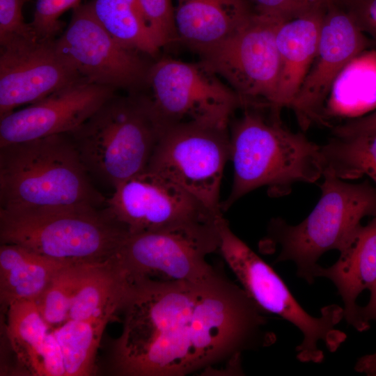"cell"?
I'll return each mask as SVG.
<instances>
[{
  "instance_id": "e0dca14e",
  "label": "cell",
  "mask_w": 376,
  "mask_h": 376,
  "mask_svg": "<svg viewBox=\"0 0 376 376\" xmlns=\"http://www.w3.org/2000/svg\"><path fill=\"white\" fill-rule=\"evenodd\" d=\"M7 309L6 335L21 368L29 375L65 376L58 343L35 301H17Z\"/></svg>"
},
{
  "instance_id": "4fadbf2b",
  "label": "cell",
  "mask_w": 376,
  "mask_h": 376,
  "mask_svg": "<svg viewBox=\"0 0 376 376\" xmlns=\"http://www.w3.org/2000/svg\"><path fill=\"white\" fill-rule=\"evenodd\" d=\"M219 246V233H126L113 257L130 281L141 278L196 281L218 272L206 257Z\"/></svg>"
},
{
  "instance_id": "277c9868",
  "label": "cell",
  "mask_w": 376,
  "mask_h": 376,
  "mask_svg": "<svg viewBox=\"0 0 376 376\" xmlns=\"http://www.w3.org/2000/svg\"><path fill=\"white\" fill-rule=\"evenodd\" d=\"M163 125L149 95H114L69 133L88 173L113 189L143 172Z\"/></svg>"
},
{
  "instance_id": "836d02e7",
  "label": "cell",
  "mask_w": 376,
  "mask_h": 376,
  "mask_svg": "<svg viewBox=\"0 0 376 376\" xmlns=\"http://www.w3.org/2000/svg\"><path fill=\"white\" fill-rule=\"evenodd\" d=\"M356 371L376 376V352L360 357L354 366Z\"/></svg>"
},
{
  "instance_id": "ac0fdd59",
  "label": "cell",
  "mask_w": 376,
  "mask_h": 376,
  "mask_svg": "<svg viewBox=\"0 0 376 376\" xmlns=\"http://www.w3.org/2000/svg\"><path fill=\"white\" fill-rule=\"evenodd\" d=\"M176 1V39L198 54L227 39L254 13L249 0Z\"/></svg>"
},
{
  "instance_id": "4dcf8cb0",
  "label": "cell",
  "mask_w": 376,
  "mask_h": 376,
  "mask_svg": "<svg viewBox=\"0 0 376 376\" xmlns=\"http://www.w3.org/2000/svg\"><path fill=\"white\" fill-rule=\"evenodd\" d=\"M364 31L376 40V0H343Z\"/></svg>"
},
{
  "instance_id": "d6986e66",
  "label": "cell",
  "mask_w": 376,
  "mask_h": 376,
  "mask_svg": "<svg viewBox=\"0 0 376 376\" xmlns=\"http://www.w3.org/2000/svg\"><path fill=\"white\" fill-rule=\"evenodd\" d=\"M324 13L304 15L279 24L276 40L280 73L272 112L291 109L315 58Z\"/></svg>"
},
{
  "instance_id": "44dd1931",
  "label": "cell",
  "mask_w": 376,
  "mask_h": 376,
  "mask_svg": "<svg viewBox=\"0 0 376 376\" xmlns=\"http://www.w3.org/2000/svg\"><path fill=\"white\" fill-rule=\"evenodd\" d=\"M70 262L48 257L17 244H1V303L8 308L17 301H36L54 274Z\"/></svg>"
},
{
  "instance_id": "8fae6325",
  "label": "cell",
  "mask_w": 376,
  "mask_h": 376,
  "mask_svg": "<svg viewBox=\"0 0 376 376\" xmlns=\"http://www.w3.org/2000/svg\"><path fill=\"white\" fill-rule=\"evenodd\" d=\"M283 21L253 13L230 37L199 54L247 106L272 109L274 104L280 73L276 36Z\"/></svg>"
},
{
  "instance_id": "9c48e42d",
  "label": "cell",
  "mask_w": 376,
  "mask_h": 376,
  "mask_svg": "<svg viewBox=\"0 0 376 376\" xmlns=\"http://www.w3.org/2000/svg\"><path fill=\"white\" fill-rule=\"evenodd\" d=\"M163 127L198 123L228 127L244 100L201 61L163 57L151 64L147 81Z\"/></svg>"
},
{
  "instance_id": "8992f818",
  "label": "cell",
  "mask_w": 376,
  "mask_h": 376,
  "mask_svg": "<svg viewBox=\"0 0 376 376\" xmlns=\"http://www.w3.org/2000/svg\"><path fill=\"white\" fill-rule=\"evenodd\" d=\"M126 233L105 207L0 210L1 244H17L62 260L107 261L115 254Z\"/></svg>"
},
{
  "instance_id": "ffe728a7",
  "label": "cell",
  "mask_w": 376,
  "mask_h": 376,
  "mask_svg": "<svg viewBox=\"0 0 376 376\" xmlns=\"http://www.w3.org/2000/svg\"><path fill=\"white\" fill-rule=\"evenodd\" d=\"M339 252L337 261L327 267L319 265L315 276L327 278L334 284L343 302L344 319L361 331L357 299L376 283V217L362 226Z\"/></svg>"
},
{
  "instance_id": "603a6c76",
  "label": "cell",
  "mask_w": 376,
  "mask_h": 376,
  "mask_svg": "<svg viewBox=\"0 0 376 376\" xmlns=\"http://www.w3.org/2000/svg\"><path fill=\"white\" fill-rule=\"evenodd\" d=\"M91 10L120 43L155 58L162 48L139 0H91Z\"/></svg>"
},
{
  "instance_id": "7c38bea8",
  "label": "cell",
  "mask_w": 376,
  "mask_h": 376,
  "mask_svg": "<svg viewBox=\"0 0 376 376\" xmlns=\"http://www.w3.org/2000/svg\"><path fill=\"white\" fill-rule=\"evenodd\" d=\"M56 42L80 75L93 83L127 93L141 92L147 86L151 64L141 53L109 34L88 3L73 8L68 26Z\"/></svg>"
},
{
  "instance_id": "6da1fadb",
  "label": "cell",
  "mask_w": 376,
  "mask_h": 376,
  "mask_svg": "<svg viewBox=\"0 0 376 376\" xmlns=\"http://www.w3.org/2000/svg\"><path fill=\"white\" fill-rule=\"evenodd\" d=\"M120 311L112 351L119 375L183 376L220 363L238 373L243 352L276 340L266 313L219 272L196 281L135 279Z\"/></svg>"
},
{
  "instance_id": "2e32d148",
  "label": "cell",
  "mask_w": 376,
  "mask_h": 376,
  "mask_svg": "<svg viewBox=\"0 0 376 376\" xmlns=\"http://www.w3.org/2000/svg\"><path fill=\"white\" fill-rule=\"evenodd\" d=\"M116 90L84 77L0 118V147L71 133L89 119Z\"/></svg>"
},
{
  "instance_id": "5bb4252c",
  "label": "cell",
  "mask_w": 376,
  "mask_h": 376,
  "mask_svg": "<svg viewBox=\"0 0 376 376\" xmlns=\"http://www.w3.org/2000/svg\"><path fill=\"white\" fill-rule=\"evenodd\" d=\"M56 39L22 38L0 45V118L82 77Z\"/></svg>"
},
{
  "instance_id": "f546056e",
  "label": "cell",
  "mask_w": 376,
  "mask_h": 376,
  "mask_svg": "<svg viewBox=\"0 0 376 376\" xmlns=\"http://www.w3.org/2000/svg\"><path fill=\"white\" fill-rule=\"evenodd\" d=\"M24 1L0 0V45L16 38L36 37L30 24L24 21Z\"/></svg>"
},
{
  "instance_id": "9a60e30c",
  "label": "cell",
  "mask_w": 376,
  "mask_h": 376,
  "mask_svg": "<svg viewBox=\"0 0 376 376\" xmlns=\"http://www.w3.org/2000/svg\"><path fill=\"white\" fill-rule=\"evenodd\" d=\"M368 45L366 33L347 8L337 4L324 13L315 58L291 107L303 129L322 121L323 104L334 84Z\"/></svg>"
},
{
  "instance_id": "7a4b0ae2",
  "label": "cell",
  "mask_w": 376,
  "mask_h": 376,
  "mask_svg": "<svg viewBox=\"0 0 376 376\" xmlns=\"http://www.w3.org/2000/svg\"><path fill=\"white\" fill-rule=\"evenodd\" d=\"M244 108L230 129L233 180L222 211L257 188L267 187L272 196H283L295 183L314 182L324 171L321 146L283 127L279 114L269 119L252 106Z\"/></svg>"
},
{
  "instance_id": "52a82bcc",
  "label": "cell",
  "mask_w": 376,
  "mask_h": 376,
  "mask_svg": "<svg viewBox=\"0 0 376 376\" xmlns=\"http://www.w3.org/2000/svg\"><path fill=\"white\" fill-rule=\"evenodd\" d=\"M219 223V250L242 288L264 312L279 316L301 332L297 359L320 363L324 350L336 351L347 338L337 327L344 318L343 308L331 304L321 308L320 317L311 315L279 275L231 230L224 217Z\"/></svg>"
},
{
  "instance_id": "d6a6232c",
  "label": "cell",
  "mask_w": 376,
  "mask_h": 376,
  "mask_svg": "<svg viewBox=\"0 0 376 376\" xmlns=\"http://www.w3.org/2000/svg\"><path fill=\"white\" fill-rule=\"evenodd\" d=\"M370 292V297L368 303L365 306H359L358 312L362 331L369 329L370 321H376V283Z\"/></svg>"
},
{
  "instance_id": "f1b7e54d",
  "label": "cell",
  "mask_w": 376,
  "mask_h": 376,
  "mask_svg": "<svg viewBox=\"0 0 376 376\" xmlns=\"http://www.w3.org/2000/svg\"><path fill=\"white\" fill-rule=\"evenodd\" d=\"M162 47L176 41L172 0H139Z\"/></svg>"
},
{
  "instance_id": "3957f363",
  "label": "cell",
  "mask_w": 376,
  "mask_h": 376,
  "mask_svg": "<svg viewBox=\"0 0 376 376\" xmlns=\"http://www.w3.org/2000/svg\"><path fill=\"white\" fill-rule=\"evenodd\" d=\"M69 133L0 147V210L104 205Z\"/></svg>"
},
{
  "instance_id": "5b68a950",
  "label": "cell",
  "mask_w": 376,
  "mask_h": 376,
  "mask_svg": "<svg viewBox=\"0 0 376 376\" xmlns=\"http://www.w3.org/2000/svg\"><path fill=\"white\" fill-rule=\"evenodd\" d=\"M322 177L321 196L311 212L295 226L272 219L266 240L269 249L279 248L276 262H293L297 276L309 284L320 256L342 250L362 226L363 217H376V188L368 181L349 183L328 171Z\"/></svg>"
},
{
  "instance_id": "d4e9b609",
  "label": "cell",
  "mask_w": 376,
  "mask_h": 376,
  "mask_svg": "<svg viewBox=\"0 0 376 376\" xmlns=\"http://www.w3.org/2000/svg\"><path fill=\"white\" fill-rule=\"evenodd\" d=\"M107 324L69 319L53 329L61 349L65 376H86L93 373L95 355Z\"/></svg>"
},
{
  "instance_id": "83f0119b",
  "label": "cell",
  "mask_w": 376,
  "mask_h": 376,
  "mask_svg": "<svg viewBox=\"0 0 376 376\" xmlns=\"http://www.w3.org/2000/svg\"><path fill=\"white\" fill-rule=\"evenodd\" d=\"M81 0H37L32 21L29 23L38 39H56L65 23L61 16L75 8Z\"/></svg>"
},
{
  "instance_id": "cb8c5ba5",
  "label": "cell",
  "mask_w": 376,
  "mask_h": 376,
  "mask_svg": "<svg viewBox=\"0 0 376 376\" xmlns=\"http://www.w3.org/2000/svg\"><path fill=\"white\" fill-rule=\"evenodd\" d=\"M321 152L324 171H328L343 180L366 175L376 184V132L336 136L322 146Z\"/></svg>"
},
{
  "instance_id": "1f68e13d",
  "label": "cell",
  "mask_w": 376,
  "mask_h": 376,
  "mask_svg": "<svg viewBox=\"0 0 376 376\" xmlns=\"http://www.w3.org/2000/svg\"><path fill=\"white\" fill-rule=\"evenodd\" d=\"M376 132V111L363 117L351 120L336 127L334 134L338 137H348Z\"/></svg>"
},
{
  "instance_id": "4316f807",
  "label": "cell",
  "mask_w": 376,
  "mask_h": 376,
  "mask_svg": "<svg viewBox=\"0 0 376 376\" xmlns=\"http://www.w3.org/2000/svg\"><path fill=\"white\" fill-rule=\"evenodd\" d=\"M254 13L288 20L304 15L326 12L343 0H249Z\"/></svg>"
},
{
  "instance_id": "484cf974",
  "label": "cell",
  "mask_w": 376,
  "mask_h": 376,
  "mask_svg": "<svg viewBox=\"0 0 376 376\" xmlns=\"http://www.w3.org/2000/svg\"><path fill=\"white\" fill-rule=\"evenodd\" d=\"M91 263H93L66 264L54 274L35 301L42 318L52 329L69 319L72 300Z\"/></svg>"
},
{
  "instance_id": "30bf717a",
  "label": "cell",
  "mask_w": 376,
  "mask_h": 376,
  "mask_svg": "<svg viewBox=\"0 0 376 376\" xmlns=\"http://www.w3.org/2000/svg\"><path fill=\"white\" fill-rule=\"evenodd\" d=\"M230 149L228 127L193 122L166 125L146 170L173 181L222 214L219 193Z\"/></svg>"
},
{
  "instance_id": "7402d4cb",
  "label": "cell",
  "mask_w": 376,
  "mask_h": 376,
  "mask_svg": "<svg viewBox=\"0 0 376 376\" xmlns=\"http://www.w3.org/2000/svg\"><path fill=\"white\" fill-rule=\"evenodd\" d=\"M130 283L113 257L91 263L75 293L69 319L108 323L120 311Z\"/></svg>"
},
{
  "instance_id": "ba28073f",
  "label": "cell",
  "mask_w": 376,
  "mask_h": 376,
  "mask_svg": "<svg viewBox=\"0 0 376 376\" xmlns=\"http://www.w3.org/2000/svg\"><path fill=\"white\" fill-rule=\"evenodd\" d=\"M113 190L105 208L127 233H219L222 214L160 175L145 170Z\"/></svg>"
}]
</instances>
